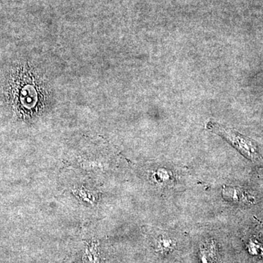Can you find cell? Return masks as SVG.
<instances>
[{
  "instance_id": "obj_2",
  "label": "cell",
  "mask_w": 263,
  "mask_h": 263,
  "mask_svg": "<svg viewBox=\"0 0 263 263\" xmlns=\"http://www.w3.org/2000/svg\"><path fill=\"white\" fill-rule=\"evenodd\" d=\"M223 197L224 200L238 204H252L254 197L243 189L226 186L223 189Z\"/></svg>"
},
{
  "instance_id": "obj_1",
  "label": "cell",
  "mask_w": 263,
  "mask_h": 263,
  "mask_svg": "<svg viewBox=\"0 0 263 263\" xmlns=\"http://www.w3.org/2000/svg\"><path fill=\"white\" fill-rule=\"evenodd\" d=\"M206 127L209 130L224 138L246 158L258 167H263V146L257 142L234 129L226 127L212 121L208 122Z\"/></svg>"
}]
</instances>
